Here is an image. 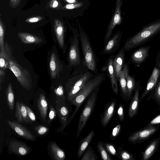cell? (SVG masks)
Listing matches in <instances>:
<instances>
[{
	"label": "cell",
	"mask_w": 160,
	"mask_h": 160,
	"mask_svg": "<svg viewBox=\"0 0 160 160\" xmlns=\"http://www.w3.org/2000/svg\"><path fill=\"white\" fill-rule=\"evenodd\" d=\"M150 46L141 47L135 51L131 56L132 61L139 65L142 63L148 57Z\"/></svg>",
	"instance_id": "obj_20"
},
{
	"label": "cell",
	"mask_w": 160,
	"mask_h": 160,
	"mask_svg": "<svg viewBox=\"0 0 160 160\" xmlns=\"http://www.w3.org/2000/svg\"><path fill=\"white\" fill-rule=\"evenodd\" d=\"M8 154L12 153L18 156H26L32 151V148L25 142L13 138H10L7 141Z\"/></svg>",
	"instance_id": "obj_10"
},
{
	"label": "cell",
	"mask_w": 160,
	"mask_h": 160,
	"mask_svg": "<svg viewBox=\"0 0 160 160\" xmlns=\"http://www.w3.org/2000/svg\"><path fill=\"white\" fill-rule=\"evenodd\" d=\"M50 102L45 93L42 92L37 93L33 99L32 106L38 119L42 123L47 126Z\"/></svg>",
	"instance_id": "obj_5"
},
{
	"label": "cell",
	"mask_w": 160,
	"mask_h": 160,
	"mask_svg": "<svg viewBox=\"0 0 160 160\" xmlns=\"http://www.w3.org/2000/svg\"><path fill=\"white\" fill-rule=\"evenodd\" d=\"M87 69L86 68L82 69L78 68L66 83L65 90L67 93V98L70 102L84 85L95 76L92 72Z\"/></svg>",
	"instance_id": "obj_1"
},
{
	"label": "cell",
	"mask_w": 160,
	"mask_h": 160,
	"mask_svg": "<svg viewBox=\"0 0 160 160\" xmlns=\"http://www.w3.org/2000/svg\"><path fill=\"white\" fill-rule=\"evenodd\" d=\"M53 92L55 98V104L57 102L65 101L66 97L65 91L63 87L61 86L56 87L53 89Z\"/></svg>",
	"instance_id": "obj_32"
},
{
	"label": "cell",
	"mask_w": 160,
	"mask_h": 160,
	"mask_svg": "<svg viewBox=\"0 0 160 160\" xmlns=\"http://www.w3.org/2000/svg\"><path fill=\"white\" fill-rule=\"evenodd\" d=\"M116 101L113 99L106 105L103 112L101 114V123L104 127L108 125L114 113Z\"/></svg>",
	"instance_id": "obj_18"
},
{
	"label": "cell",
	"mask_w": 160,
	"mask_h": 160,
	"mask_svg": "<svg viewBox=\"0 0 160 160\" xmlns=\"http://www.w3.org/2000/svg\"><path fill=\"white\" fill-rule=\"evenodd\" d=\"M159 71V74L160 75V70Z\"/></svg>",
	"instance_id": "obj_52"
},
{
	"label": "cell",
	"mask_w": 160,
	"mask_h": 160,
	"mask_svg": "<svg viewBox=\"0 0 160 160\" xmlns=\"http://www.w3.org/2000/svg\"><path fill=\"white\" fill-rule=\"evenodd\" d=\"M17 35L22 42L25 44H38L42 42V38L29 33L20 32Z\"/></svg>",
	"instance_id": "obj_30"
},
{
	"label": "cell",
	"mask_w": 160,
	"mask_h": 160,
	"mask_svg": "<svg viewBox=\"0 0 160 160\" xmlns=\"http://www.w3.org/2000/svg\"><path fill=\"white\" fill-rule=\"evenodd\" d=\"M135 91L129 105L128 116L130 118L136 116L138 113L139 106V92L140 90L139 82L137 83Z\"/></svg>",
	"instance_id": "obj_21"
},
{
	"label": "cell",
	"mask_w": 160,
	"mask_h": 160,
	"mask_svg": "<svg viewBox=\"0 0 160 160\" xmlns=\"http://www.w3.org/2000/svg\"><path fill=\"white\" fill-rule=\"evenodd\" d=\"M43 19V18L41 17H34L26 19L25 21L28 23H33L38 22Z\"/></svg>",
	"instance_id": "obj_45"
},
{
	"label": "cell",
	"mask_w": 160,
	"mask_h": 160,
	"mask_svg": "<svg viewBox=\"0 0 160 160\" xmlns=\"http://www.w3.org/2000/svg\"><path fill=\"white\" fill-rule=\"evenodd\" d=\"M84 3L82 2H76L74 3H69L66 4L64 7L67 9H73L80 8L84 5Z\"/></svg>",
	"instance_id": "obj_44"
},
{
	"label": "cell",
	"mask_w": 160,
	"mask_h": 160,
	"mask_svg": "<svg viewBox=\"0 0 160 160\" xmlns=\"http://www.w3.org/2000/svg\"><path fill=\"white\" fill-rule=\"evenodd\" d=\"M160 32V20H157L128 39L122 49L125 51H128L145 43Z\"/></svg>",
	"instance_id": "obj_2"
},
{
	"label": "cell",
	"mask_w": 160,
	"mask_h": 160,
	"mask_svg": "<svg viewBox=\"0 0 160 160\" xmlns=\"http://www.w3.org/2000/svg\"><path fill=\"white\" fill-rule=\"evenodd\" d=\"M95 134L93 130H92L85 137L83 138L79 143L78 149V157L80 158L88 147Z\"/></svg>",
	"instance_id": "obj_29"
},
{
	"label": "cell",
	"mask_w": 160,
	"mask_h": 160,
	"mask_svg": "<svg viewBox=\"0 0 160 160\" xmlns=\"http://www.w3.org/2000/svg\"><path fill=\"white\" fill-rule=\"evenodd\" d=\"M58 5V3L57 0H52L50 3V6L53 8H57Z\"/></svg>",
	"instance_id": "obj_49"
},
{
	"label": "cell",
	"mask_w": 160,
	"mask_h": 160,
	"mask_svg": "<svg viewBox=\"0 0 160 160\" xmlns=\"http://www.w3.org/2000/svg\"><path fill=\"white\" fill-rule=\"evenodd\" d=\"M160 123V114L150 121L148 124L149 125H156Z\"/></svg>",
	"instance_id": "obj_46"
},
{
	"label": "cell",
	"mask_w": 160,
	"mask_h": 160,
	"mask_svg": "<svg viewBox=\"0 0 160 160\" xmlns=\"http://www.w3.org/2000/svg\"><path fill=\"white\" fill-rule=\"evenodd\" d=\"M122 4V0H116L115 12L108 27L104 38L105 44L111 38L112 31L115 26L120 25L122 22L121 8Z\"/></svg>",
	"instance_id": "obj_12"
},
{
	"label": "cell",
	"mask_w": 160,
	"mask_h": 160,
	"mask_svg": "<svg viewBox=\"0 0 160 160\" xmlns=\"http://www.w3.org/2000/svg\"><path fill=\"white\" fill-rule=\"evenodd\" d=\"M80 42L82 48L83 64L95 74L97 73L96 56L89 39L80 25H78Z\"/></svg>",
	"instance_id": "obj_4"
},
{
	"label": "cell",
	"mask_w": 160,
	"mask_h": 160,
	"mask_svg": "<svg viewBox=\"0 0 160 160\" xmlns=\"http://www.w3.org/2000/svg\"><path fill=\"white\" fill-rule=\"evenodd\" d=\"M6 101L9 108L13 110L14 106V96L12 84L9 82L5 91Z\"/></svg>",
	"instance_id": "obj_31"
},
{
	"label": "cell",
	"mask_w": 160,
	"mask_h": 160,
	"mask_svg": "<svg viewBox=\"0 0 160 160\" xmlns=\"http://www.w3.org/2000/svg\"><path fill=\"white\" fill-rule=\"evenodd\" d=\"M9 126L22 138L32 141L36 140V136L17 121L7 120Z\"/></svg>",
	"instance_id": "obj_13"
},
{
	"label": "cell",
	"mask_w": 160,
	"mask_h": 160,
	"mask_svg": "<svg viewBox=\"0 0 160 160\" xmlns=\"http://www.w3.org/2000/svg\"><path fill=\"white\" fill-rule=\"evenodd\" d=\"M117 114L120 121L123 122L125 118L124 108L123 105L120 103L117 109Z\"/></svg>",
	"instance_id": "obj_43"
},
{
	"label": "cell",
	"mask_w": 160,
	"mask_h": 160,
	"mask_svg": "<svg viewBox=\"0 0 160 160\" xmlns=\"http://www.w3.org/2000/svg\"><path fill=\"white\" fill-rule=\"evenodd\" d=\"M105 147L109 153L113 156H118V151L115 145L111 143L106 142L104 143Z\"/></svg>",
	"instance_id": "obj_39"
},
{
	"label": "cell",
	"mask_w": 160,
	"mask_h": 160,
	"mask_svg": "<svg viewBox=\"0 0 160 160\" xmlns=\"http://www.w3.org/2000/svg\"><path fill=\"white\" fill-rule=\"evenodd\" d=\"M58 117L55 108L52 105L50 101L49 103V112L47 117L48 126H50L53 121L56 119Z\"/></svg>",
	"instance_id": "obj_34"
},
{
	"label": "cell",
	"mask_w": 160,
	"mask_h": 160,
	"mask_svg": "<svg viewBox=\"0 0 160 160\" xmlns=\"http://www.w3.org/2000/svg\"><path fill=\"white\" fill-rule=\"evenodd\" d=\"M156 62L159 68H160V50L157 56Z\"/></svg>",
	"instance_id": "obj_50"
},
{
	"label": "cell",
	"mask_w": 160,
	"mask_h": 160,
	"mask_svg": "<svg viewBox=\"0 0 160 160\" xmlns=\"http://www.w3.org/2000/svg\"><path fill=\"white\" fill-rule=\"evenodd\" d=\"M98 157L90 146H88L83 155L81 160H96Z\"/></svg>",
	"instance_id": "obj_36"
},
{
	"label": "cell",
	"mask_w": 160,
	"mask_h": 160,
	"mask_svg": "<svg viewBox=\"0 0 160 160\" xmlns=\"http://www.w3.org/2000/svg\"><path fill=\"white\" fill-rule=\"evenodd\" d=\"M8 67L15 75L21 86L23 88L29 90L31 87L32 80L28 71L12 59Z\"/></svg>",
	"instance_id": "obj_8"
},
{
	"label": "cell",
	"mask_w": 160,
	"mask_h": 160,
	"mask_svg": "<svg viewBox=\"0 0 160 160\" xmlns=\"http://www.w3.org/2000/svg\"><path fill=\"white\" fill-rule=\"evenodd\" d=\"M115 56L112 54L110 56L106 62L105 65L101 68V70L102 71H108L113 91L115 94H117L118 92V88L113 66Z\"/></svg>",
	"instance_id": "obj_14"
},
{
	"label": "cell",
	"mask_w": 160,
	"mask_h": 160,
	"mask_svg": "<svg viewBox=\"0 0 160 160\" xmlns=\"http://www.w3.org/2000/svg\"><path fill=\"white\" fill-rule=\"evenodd\" d=\"M5 70L0 69V91H1V83L3 82L5 76Z\"/></svg>",
	"instance_id": "obj_48"
},
{
	"label": "cell",
	"mask_w": 160,
	"mask_h": 160,
	"mask_svg": "<svg viewBox=\"0 0 160 160\" xmlns=\"http://www.w3.org/2000/svg\"><path fill=\"white\" fill-rule=\"evenodd\" d=\"M79 31L77 29L73 33L71 38L69 50L68 54V68L77 67L81 64L79 42Z\"/></svg>",
	"instance_id": "obj_7"
},
{
	"label": "cell",
	"mask_w": 160,
	"mask_h": 160,
	"mask_svg": "<svg viewBox=\"0 0 160 160\" xmlns=\"http://www.w3.org/2000/svg\"><path fill=\"white\" fill-rule=\"evenodd\" d=\"M49 68L52 79L56 78L59 75L62 69V65L57 55L54 52H52L49 62Z\"/></svg>",
	"instance_id": "obj_19"
},
{
	"label": "cell",
	"mask_w": 160,
	"mask_h": 160,
	"mask_svg": "<svg viewBox=\"0 0 160 160\" xmlns=\"http://www.w3.org/2000/svg\"><path fill=\"white\" fill-rule=\"evenodd\" d=\"M160 143V137L151 141L143 153L142 159L147 160L150 158L157 150Z\"/></svg>",
	"instance_id": "obj_28"
},
{
	"label": "cell",
	"mask_w": 160,
	"mask_h": 160,
	"mask_svg": "<svg viewBox=\"0 0 160 160\" xmlns=\"http://www.w3.org/2000/svg\"><path fill=\"white\" fill-rule=\"evenodd\" d=\"M25 106L28 119V123H30L37 122V115L35 112H34L33 110L28 105L25 104Z\"/></svg>",
	"instance_id": "obj_38"
},
{
	"label": "cell",
	"mask_w": 160,
	"mask_h": 160,
	"mask_svg": "<svg viewBox=\"0 0 160 160\" xmlns=\"http://www.w3.org/2000/svg\"><path fill=\"white\" fill-rule=\"evenodd\" d=\"M97 148L98 151L102 159L104 160H112L106 148L103 146L102 142L100 141L98 142Z\"/></svg>",
	"instance_id": "obj_35"
},
{
	"label": "cell",
	"mask_w": 160,
	"mask_h": 160,
	"mask_svg": "<svg viewBox=\"0 0 160 160\" xmlns=\"http://www.w3.org/2000/svg\"><path fill=\"white\" fill-rule=\"evenodd\" d=\"M159 74V71L158 69L156 67L154 68L148 82L146 89L140 97V103L141 102L146 95L156 87Z\"/></svg>",
	"instance_id": "obj_24"
},
{
	"label": "cell",
	"mask_w": 160,
	"mask_h": 160,
	"mask_svg": "<svg viewBox=\"0 0 160 160\" xmlns=\"http://www.w3.org/2000/svg\"><path fill=\"white\" fill-rule=\"evenodd\" d=\"M12 49L6 43L4 45V50L0 52V69L5 70L8 67L12 58Z\"/></svg>",
	"instance_id": "obj_27"
},
{
	"label": "cell",
	"mask_w": 160,
	"mask_h": 160,
	"mask_svg": "<svg viewBox=\"0 0 160 160\" xmlns=\"http://www.w3.org/2000/svg\"><path fill=\"white\" fill-rule=\"evenodd\" d=\"M28 124L29 125V128L31 132L36 136H45L48 134L50 130L49 126L37 121Z\"/></svg>",
	"instance_id": "obj_25"
},
{
	"label": "cell",
	"mask_w": 160,
	"mask_h": 160,
	"mask_svg": "<svg viewBox=\"0 0 160 160\" xmlns=\"http://www.w3.org/2000/svg\"><path fill=\"white\" fill-rule=\"evenodd\" d=\"M67 2L69 3H74L77 2L76 0H65Z\"/></svg>",
	"instance_id": "obj_51"
},
{
	"label": "cell",
	"mask_w": 160,
	"mask_h": 160,
	"mask_svg": "<svg viewBox=\"0 0 160 160\" xmlns=\"http://www.w3.org/2000/svg\"><path fill=\"white\" fill-rule=\"evenodd\" d=\"M158 125H147L131 134L128 138V141L133 144L142 142L150 138L159 129Z\"/></svg>",
	"instance_id": "obj_9"
},
{
	"label": "cell",
	"mask_w": 160,
	"mask_h": 160,
	"mask_svg": "<svg viewBox=\"0 0 160 160\" xmlns=\"http://www.w3.org/2000/svg\"><path fill=\"white\" fill-rule=\"evenodd\" d=\"M122 33L118 31L105 44L102 51L100 54H110L113 53L119 48L121 41Z\"/></svg>",
	"instance_id": "obj_15"
},
{
	"label": "cell",
	"mask_w": 160,
	"mask_h": 160,
	"mask_svg": "<svg viewBox=\"0 0 160 160\" xmlns=\"http://www.w3.org/2000/svg\"><path fill=\"white\" fill-rule=\"evenodd\" d=\"M125 51L122 48L115 56L113 66L117 79L118 80L120 73L124 65Z\"/></svg>",
	"instance_id": "obj_23"
},
{
	"label": "cell",
	"mask_w": 160,
	"mask_h": 160,
	"mask_svg": "<svg viewBox=\"0 0 160 160\" xmlns=\"http://www.w3.org/2000/svg\"><path fill=\"white\" fill-rule=\"evenodd\" d=\"M105 78L104 73H100L95 76L84 86L81 91L70 102L75 108L69 117L66 125L67 127L76 114L82 103L89 95L95 89L99 87Z\"/></svg>",
	"instance_id": "obj_3"
},
{
	"label": "cell",
	"mask_w": 160,
	"mask_h": 160,
	"mask_svg": "<svg viewBox=\"0 0 160 160\" xmlns=\"http://www.w3.org/2000/svg\"><path fill=\"white\" fill-rule=\"evenodd\" d=\"M118 157L121 160H134V157L133 154L124 150L120 147H119L118 150Z\"/></svg>",
	"instance_id": "obj_33"
},
{
	"label": "cell",
	"mask_w": 160,
	"mask_h": 160,
	"mask_svg": "<svg viewBox=\"0 0 160 160\" xmlns=\"http://www.w3.org/2000/svg\"><path fill=\"white\" fill-rule=\"evenodd\" d=\"M47 150L52 160H64L65 159V152L53 141H51L49 142Z\"/></svg>",
	"instance_id": "obj_16"
},
{
	"label": "cell",
	"mask_w": 160,
	"mask_h": 160,
	"mask_svg": "<svg viewBox=\"0 0 160 160\" xmlns=\"http://www.w3.org/2000/svg\"><path fill=\"white\" fill-rule=\"evenodd\" d=\"M55 108L60 124V126L56 129V131L58 133L61 132L63 134L71 111L67 105L65 101L56 102Z\"/></svg>",
	"instance_id": "obj_11"
},
{
	"label": "cell",
	"mask_w": 160,
	"mask_h": 160,
	"mask_svg": "<svg viewBox=\"0 0 160 160\" xmlns=\"http://www.w3.org/2000/svg\"><path fill=\"white\" fill-rule=\"evenodd\" d=\"M128 65L125 63L120 73L119 79L120 87L123 96L125 98H129L128 94L127 86V77L128 74Z\"/></svg>",
	"instance_id": "obj_26"
},
{
	"label": "cell",
	"mask_w": 160,
	"mask_h": 160,
	"mask_svg": "<svg viewBox=\"0 0 160 160\" xmlns=\"http://www.w3.org/2000/svg\"><path fill=\"white\" fill-rule=\"evenodd\" d=\"M21 0H9L10 6L13 8H15L19 6Z\"/></svg>",
	"instance_id": "obj_47"
},
{
	"label": "cell",
	"mask_w": 160,
	"mask_h": 160,
	"mask_svg": "<svg viewBox=\"0 0 160 160\" xmlns=\"http://www.w3.org/2000/svg\"><path fill=\"white\" fill-rule=\"evenodd\" d=\"M99 87L95 89L88 99L81 113L79 119L77 137L79 136L87 123L95 106Z\"/></svg>",
	"instance_id": "obj_6"
},
{
	"label": "cell",
	"mask_w": 160,
	"mask_h": 160,
	"mask_svg": "<svg viewBox=\"0 0 160 160\" xmlns=\"http://www.w3.org/2000/svg\"><path fill=\"white\" fill-rule=\"evenodd\" d=\"M159 160H160V158H159Z\"/></svg>",
	"instance_id": "obj_53"
},
{
	"label": "cell",
	"mask_w": 160,
	"mask_h": 160,
	"mask_svg": "<svg viewBox=\"0 0 160 160\" xmlns=\"http://www.w3.org/2000/svg\"><path fill=\"white\" fill-rule=\"evenodd\" d=\"M151 99H154L160 105V80L155 88L154 96Z\"/></svg>",
	"instance_id": "obj_42"
},
{
	"label": "cell",
	"mask_w": 160,
	"mask_h": 160,
	"mask_svg": "<svg viewBox=\"0 0 160 160\" xmlns=\"http://www.w3.org/2000/svg\"><path fill=\"white\" fill-rule=\"evenodd\" d=\"M15 117L20 123H28V119L25 104L17 101L15 105Z\"/></svg>",
	"instance_id": "obj_22"
},
{
	"label": "cell",
	"mask_w": 160,
	"mask_h": 160,
	"mask_svg": "<svg viewBox=\"0 0 160 160\" xmlns=\"http://www.w3.org/2000/svg\"><path fill=\"white\" fill-rule=\"evenodd\" d=\"M127 86L129 97L130 98L132 92L135 88V81L134 78L129 74L127 77Z\"/></svg>",
	"instance_id": "obj_37"
},
{
	"label": "cell",
	"mask_w": 160,
	"mask_h": 160,
	"mask_svg": "<svg viewBox=\"0 0 160 160\" xmlns=\"http://www.w3.org/2000/svg\"><path fill=\"white\" fill-rule=\"evenodd\" d=\"M121 129V125L118 124L112 129L110 136V138L112 140L116 139L119 135Z\"/></svg>",
	"instance_id": "obj_41"
},
{
	"label": "cell",
	"mask_w": 160,
	"mask_h": 160,
	"mask_svg": "<svg viewBox=\"0 0 160 160\" xmlns=\"http://www.w3.org/2000/svg\"><path fill=\"white\" fill-rule=\"evenodd\" d=\"M4 31L3 23L0 18V52L3 51L4 50Z\"/></svg>",
	"instance_id": "obj_40"
},
{
	"label": "cell",
	"mask_w": 160,
	"mask_h": 160,
	"mask_svg": "<svg viewBox=\"0 0 160 160\" xmlns=\"http://www.w3.org/2000/svg\"><path fill=\"white\" fill-rule=\"evenodd\" d=\"M54 30L58 43L63 49H66L64 40L65 32L62 22L58 19H55L53 24Z\"/></svg>",
	"instance_id": "obj_17"
}]
</instances>
